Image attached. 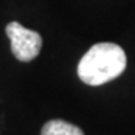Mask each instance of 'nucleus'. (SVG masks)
I'll return each mask as SVG.
<instances>
[{
    "mask_svg": "<svg viewBox=\"0 0 135 135\" xmlns=\"http://www.w3.org/2000/svg\"><path fill=\"white\" fill-rule=\"evenodd\" d=\"M6 33L11 41V51L17 59L29 62L39 55L43 40L37 32L23 28L18 22H10L6 26Z\"/></svg>",
    "mask_w": 135,
    "mask_h": 135,
    "instance_id": "nucleus-2",
    "label": "nucleus"
},
{
    "mask_svg": "<svg viewBox=\"0 0 135 135\" xmlns=\"http://www.w3.org/2000/svg\"><path fill=\"white\" fill-rule=\"evenodd\" d=\"M41 135H84L83 130L65 120H50L41 128Z\"/></svg>",
    "mask_w": 135,
    "mask_h": 135,
    "instance_id": "nucleus-3",
    "label": "nucleus"
},
{
    "mask_svg": "<svg viewBox=\"0 0 135 135\" xmlns=\"http://www.w3.org/2000/svg\"><path fill=\"white\" fill-rule=\"evenodd\" d=\"M127 66L124 50L113 43H98L83 55L77 66L80 80L88 85H101L119 77Z\"/></svg>",
    "mask_w": 135,
    "mask_h": 135,
    "instance_id": "nucleus-1",
    "label": "nucleus"
}]
</instances>
